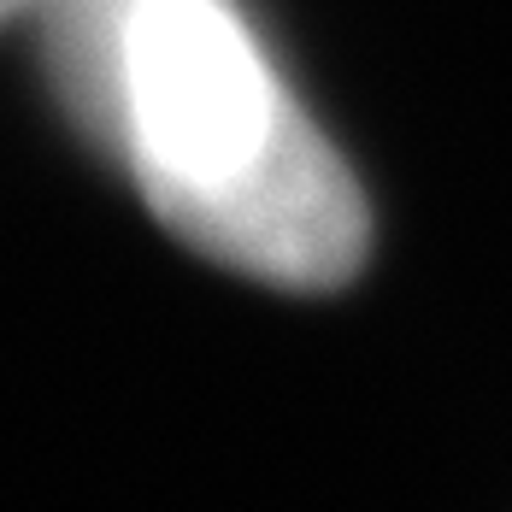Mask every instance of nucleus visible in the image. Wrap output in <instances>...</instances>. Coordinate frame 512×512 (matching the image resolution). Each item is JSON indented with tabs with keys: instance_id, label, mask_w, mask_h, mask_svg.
Returning <instances> with one entry per match:
<instances>
[{
	"instance_id": "obj_1",
	"label": "nucleus",
	"mask_w": 512,
	"mask_h": 512,
	"mask_svg": "<svg viewBox=\"0 0 512 512\" xmlns=\"http://www.w3.org/2000/svg\"><path fill=\"white\" fill-rule=\"evenodd\" d=\"M65 118L159 224L254 283L342 289L371 206L242 0H42Z\"/></svg>"
},
{
	"instance_id": "obj_2",
	"label": "nucleus",
	"mask_w": 512,
	"mask_h": 512,
	"mask_svg": "<svg viewBox=\"0 0 512 512\" xmlns=\"http://www.w3.org/2000/svg\"><path fill=\"white\" fill-rule=\"evenodd\" d=\"M42 0H0V24H12V18H24V12H36Z\"/></svg>"
}]
</instances>
